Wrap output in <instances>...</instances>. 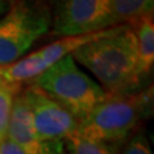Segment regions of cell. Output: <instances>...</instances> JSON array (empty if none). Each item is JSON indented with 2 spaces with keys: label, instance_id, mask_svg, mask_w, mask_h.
Instances as JSON below:
<instances>
[{
  "label": "cell",
  "instance_id": "6da1fadb",
  "mask_svg": "<svg viewBox=\"0 0 154 154\" xmlns=\"http://www.w3.org/2000/svg\"><path fill=\"white\" fill-rule=\"evenodd\" d=\"M71 57L90 72L108 95L127 94L141 80L131 26L110 27L105 35L79 48Z\"/></svg>",
  "mask_w": 154,
  "mask_h": 154
},
{
  "label": "cell",
  "instance_id": "7a4b0ae2",
  "mask_svg": "<svg viewBox=\"0 0 154 154\" xmlns=\"http://www.w3.org/2000/svg\"><path fill=\"white\" fill-rule=\"evenodd\" d=\"M33 85L81 121L108 94L96 81L67 55L33 80Z\"/></svg>",
  "mask_w": 154,
  "mask_h": 154
},
{
  "label": "cell",
  "instance_id": "3957f363",
  "mask_svg": "<svg viewBox=\"0 0 154 154\" xmlns=\"http://www.w3.org/2000/svg\"><path fill=\"white\" fill-rule=\"evenodd\" d=\"M152 102V90L140 94L108 95L79 121L76 131L98 141H122L149 113Z\"/></svg>",
  "mask_w": 154,
  "mask_h": 154
},
{
  "label": "cell",
  "instance_id": "277c9868",
  "mask_svg": "<svg viewBox=\"0 0 154 154\" xmlns=\"http://www.w3.org/2000/svg\"><path fill=\"white\" fill-rule=\"evenodd\" d=\"M49 11L31 0H19L0 17V66L25 57L35 42L49 31Z\"/></svg>",
  "mask_w": 154,
  "mask_h": 154
},
{
  "label": "cell",
  "instance_id": "5b68a950",
  "mask_svg": "<svg viewBox=\"0 0 154 154\" xmlns=\"http://www.w3.org/2000/svg\"><path fill=\"white\" fill-rule=\"evenodd\" d=\"M112 0H59L53 18V33L77 36L107 28Z\"/></svg>",
  "mask_w": 154,
  "mask_h": 154
},
{
  "label": "cell",
  "instance_id": "8992f818",
  "mask_svg": "<svg viewBox=\"0 0 154 154\" xmlns=\"http://www.w3.org/2000/svg\"><path fill=\"white\" fill-rule=\"evenodd\" d=\"M30 108L32 123L41 140H64L77 130L79 121L37 86L22 94Z\"/></svg>",
  "mask_w": 154,
  "mask_h": 154
},
{
  "label": "cell",
  "instance_id": "52a82bcc",
  "mask_svg": "<svg viewBox=\"0 0 154 154\" xmlns=\"http://www.w3.org/2000/svg\"><path fill=\"white\" fill-rule=\"evenodd\" d=\"M136 38L137 71L143 79L152 71L154 64V22L153 16L144 17L132 23Z\"/></svg>",
  "mask_w": 154,
  "mask_h": 154
},
{
  "label": "cell",
  "instance_id": "ba28073f",
  "mask_svg": "<svg viewBox=\"0 0 154 154\" xmlns=\"http://www.w3.org/2000/svg\"><path fill=\"white\" fill-rule=\"evenodd\" d=\"M154 0H112L107 28L132 25L144 17L153 16Z\"/></svg>",
  "mask_w": 154,
  "mask_h": 154
},
{
  "label": "cell",
  "instance_id": "9c48e42d",
  "mask_svg": "<svg viewBox=\"0 0 154 154\" xmlns=\"http://www.w3.org/2000/svg\"><path fill=\"white\" fill-rule=\"evenodd\" d=\"M63 141L68 154H116L117 149L114 144L94 140L77 131L72 132Z\"/></svg>",
  "mask_w": 154,
  "mask_h": 154
},
{
  "label": "cell",
  "instance_id": "30bf717a",
  "mask_svg": "<svg viewBox=\"0 0 154 154\" xmlns=\"http://www.w3.org/2000/svg\"><path fill=\"white\" fill-rule=\"evenodd\" d=\"M17 85H4L0 86V144L7 139L9 121H11L12 107L16 98Z\"/></svg>",
  "mask_w": 154,
  "mask_h": 154
},
{
  "label": "cell",
  "instance_id": "8fae6325",
  "mask_svg": "<svg viewBox=\"0 0 154 154\" xmlns=\"http://www.w3.org/2000/svg\"><path fill=\"white\" fill-rule=\"evenodd\" d=\"M119 154H153L148 140L143 135H136L131 139L123 150Z\"/></svg>",
  "mask_w": 154,
  "mask_h": 154
},
{
  "label": "cell",
  "instance_id": "7c38bea8",
  "mask_svg": "<svg viewBox=\"0 0 154 154\" xmlns=\"http://www.w3.org/2000/svg\"><path fill=\"white\" fill-rule=\"evenodd\" d=\"M0 154H26L18 145L12 143L9 139H5L0 144Z\"/></svg>",
  "mask_w": 154,
  "mask_h": 154
},
{
  "label": "cell",
  "instance_id": "4fadbf2b",
  "mask_svg": "<svg viewBox=\"0 0 154 154\" xmlns=\"http://www.w3.org/2000/svg\"><path fill=\"white\" fill-rule=\"evenodd\" d=\"M8 8H9V5H8L7 0H0V17L8 11Z\"/></svg>",
  "mask_w": 154,
  "mask_h": 154
},
{
  "label": "cell",
  "instance_id": "5bb4252c",
  "mask_svg": "<svg viewBox=\"0 0 154 154\" xmlns=\"http://www.w3.org/2000/svg\"><path fill=\"white\" fill-rule=\"evenodd\" d=\"M3 67L4 66H0V86H4V85H8V82L4 79V73H3Z\"/></svg>",
  "mask_w": 154,
  "mask_h": 154
}]
</instances>
